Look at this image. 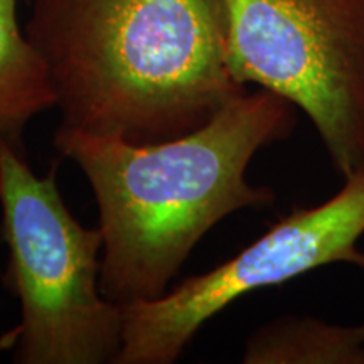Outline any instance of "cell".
<instances>
[{"instance_id":"277c9868","label":"cell","mask_w":364,"mask_h":364,"mask_svg":"<svg viewBox=\"0 0 364 364\" xmlns=\"http://www.w3.org/2000/svg\"><path fill=\"white\" fill-rule=\"evenodd\" d=\"M223 6L235 80L299 107L344 177L364 171V0Z\"/></svg>"},{"instance_id":"6da1fadb","label":"cell","mask_w":364,"mask_h":364,"mask_svg":"<svg viewBox=\"0 0 364 364\" xmlns=\"http://www.w3.org/2000/svg\"><path fill=\"white\" fill-rule=\"evenodd\" d=\"M294 107L270 90L245 91L199 129L154 144L59 125L54 147L78 164L98 203L105 297H162L216 223L275 199L245 174L258 150L290 135Z\"/></svg>"},{"instance_id":"7a4b0ae2","label":"cell","mask_w":364,"mask_h":364,"mask_svg":"<svg viewBox=\"0 0 364 364\" xmlns=\"http://www.w3.org/2000/svg\"><path fill=\"white\" fill-rule=\"evenodd\" d=\"M24 33L68 129L164 142L247 91L228 65L223 0H31Z\"/></svg>"},{"instance_id":"8992f818","label":"cell","mask_w":364,"mask_h":364,"mask_svg":"<svg viewBox=\"0 0 364 364\" xmlns=\"http://www.w3.org/2000/svg\"><path fill=\"white\" fill-rule=\"evenodd\" d=\"M56 107V91L43 56L17 19V0H0V145L26 154V127Z\"/></svg>"},{"instance_id":"5b68a950","label":"cell","mask_w":364,"mask_h":364,"mask_svg":"<svg viewBox=\"0 0 364 364\" xmlns=\"http://www.w3.org/2000/svg\"><path fill=\"white\" fill-rule=\"evenodd\" d=\"M364 171L316 208L297 209L221 265L191 277L162 297L124 306V344L115 364H171L218 312L255 290L314 268L351 263L364 270Z\"/></svg>"},{"instance_id":"52a82bcc","label":"cell","mask_w":364,"mask_h":364,"mask_svg":"<svg viewBox=\"0 0 364 364\" xmlns=\"http://www.w3.org/2000/svg\"><path fill=\"white\" fill-rule=\"evenodd\" d=\"M248 364H364V324L329 326L312 317L277 318L250 338Z\"/></svg>"},{"instance_id":"3957f363","label":"cell","mask_w":364,"mask_h":364,"mask_svg":"<svg viewBox=\"0 0 364 364\" xmlns=\"http://www.w3.org/2000/svg\"><path fill=\"white\" fill-rule=\"evenodd\" d=\"M4 285L21 321L0 338L21 364L115 363L124 344V306L100 289V228H85L58 189L56 166L44 177L26 154L0 145Z\"/></svg>"}]
</instances>
